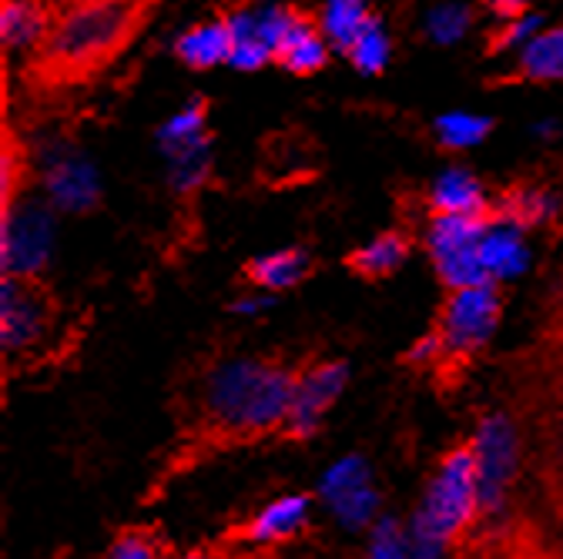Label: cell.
<instances>
[{
	"mask_svg": "<svg viewBox=\"0 0 563 559\" xmlns=\"http://www.w3.org/2000/svg\"><path fill=\"white\" fill-rule=\"evenodd\" d=\"M162 0H60L37 47L24 57V81L41 94L101 78L141 37Z\"/></svg>",
	"mask_w": 563,
	"mask_h": 559,
	"instance_id": "1",
	"label": "cell"
},
{
	"mask_svg": "<svg viewBox=\"0 0 563 559\" xmlns=\"http://www.w3.org/2000/svg\"><path fill=\"white\" fill-rule=\"evenodd\" d=\"M302 369L306 366H289L278 356L219 362L201 379V426L229 443L282 433Z\"/></svg>",
	"mask_w": 563,
	"mask_h": 559,
	"instance_id": "2",
	"label": "cell"
},
{
	"mask_svg": "<svg viewBox=\"0 0 563 559\" xmlns=\"http://www.w3.org/2000/svg\"><path fill=\"white\" fill-rule=\"evenodd\" d=\"M479 519V485L473 446L450 449L433 469L422 500L406 519L412 559H446L453 543Z\"/></svg>",
	"mask_w": 563,
	"mask_h": 559,
	"instance_id": "3",
	"label": "cell"
},
{
	"mask_svg": "<svg viewBox=\"0 0 563 559\" xmlns=\"http://www.w3.org/2000/svg\"><path fill=\"white\" fill-rule=\"evenodd\" d=\"M504 315V295L497 282H476L446 289L430 332L437 335L440 359L433 366L437 382H456L486 348Z\"/></svg>",
	"mask_w": 563,
	"mask_h": 559,
	"instance_id": "4",
	"label": "cell"
},
{
	"mask_svg": "<svg viewBox=\"0 0 563 559\" xmlns=\"http://www.w3.org/2000/svg\"><path fill=\"white\" fill-rule=\"evenodd\" d=\"M60 315V299L37 275H4L0 295V342L4 359H21L47 342Z\"/></svg>",
	"mask_w": 563,
	"mask_h": 559,
	"instance_id": "5",
	"label": "cell"
},
{
	"mask_svg": "<svg viewBox=\"0 0 563 559\" xmlns=\"http://www.w3.org/2000/svg\"><path fill=\"white\" fill-rule=\"evenodd\" d=\"M470 446L476 459L479 516H497L507 506V496L520 472V433L510 415L489 412L479 418Z\"/></svg>",
	"mask_w": 563,
	"mask_h": 559,
	"instance_id": "6",
	"label": "cell"
},
{
	"mask_svg": "<svg viewBox=\"0 0 563 559\" xmlns=\"http://www.w3.org/2000/svg\"><path fill=\"white\" fill-rule=\"evenodd\" d=\"M489 228V215H437L427 232L430 258L446 289L493 282L479 261V242Z\"/></svg>",
	"mask_w": 563,
	"mask_h": 559,
	"instance_id": "7",
	"label": "cell"
},
{
	"mask_svg": "<svg viewBox=\"0 0 563 559\" xmlns=\"http://www.w3.org/2000/svg\"><path fill=\"white\" fill-rule=\"evenodd\" d=\"M345 382H349V362H342V359H325V362L306 366L296 382V395H292L282 436L312 439L325 423V412L339 402Z\"/></svg>",
	"mask_w": 563,
	"mask_h": 559,
	"instance_id": "8",
	"label": "cell"
},
{
	"mask_svg": "<svg viewBox=\"0 0 563 559\" xmlns=\"http://www.w3.org/2000/svg\"><path fill=\"white\" fill-rule=\"evenodd\" d=\"M272 64H278L282 71H289L296 78H312L329 64V37L322 31V18L312 11H302L292 4L289 24L275 41Z\"/></svg>",
	"mask_w": 563,
	"mask_h": 559,
	"instance_id": "9",
	"label": "cell"
},
{
	"mask_svg": "<svg viewBox=\"0 0 563 559\" xmlns=\"http://www.w3.org/2000/svg\"><path fill=\"white\" fill-rule=\"evenodd\" d=\"M4 228V275H37L47 258L51 228L41 212H18L0 225Z\"/></svg>",
	"mask_w": 563,
	"mask_h": 559,
	"instance_id": "10",
	"label": "cell"
},
{
	"mask_svg": "<svg viewBox=\"0 0 563 559\" xmlns=\"http://www.w3.org/2000/svg\"><path fill=\"white\" fill-rule=\"evenodd\" d=\"M412 245H416L412 228L399 225V228H389V232L376 235V238H373L369 245H363V248H352V251L342 258V265H345V271H349L352 278H363V282H383V278L396 275V271L406 265Z\"/></svg>",
	"mask_w": 563,
	"mask_h": 559,
	"instance_id": "11",
	"label": "cell"
},
{
	"mask_svg": "<svg viewBox=\"0 0 563 559\" xmlns=\"http://www.w3.org/2000/svg\"><path fill=\"white\" fill-rule=\"evenodd\" d=\"M316 275V258L302 248H282L272 255L249 258L242 265V282L258 292H289Z\"/></svg>",
	"mask_w": 563,
	"mask_h": 559,
	"instance_id": "12",
	"label": "cell"
},
{
	"mask_svg": "<svg viewBox=\"0 0 563 559\" xmlns=\"http://www.w3.org/2000/svg\"><path fill=\"white\" fill-rule=\"evenodd\" d=\"M232 51H235V14H225L208 24H195L175 44L178 60L188 64L191 71H208V67L232 60Z\"/></svg>",
	"mask_w": 563,
	"mask_h": 559,
	"instance_id": "13",
	"label": "cell"
},
{
	"mask_svg": "<svg viewBox=\"0 0 563 559\" xmlns=\"http://www.w3.org/2000/svg\"><path fill=\"white\" fill-rule=\"evenodd\" d=\"M427 212L437 215H486L489 212V194L483 191L479 178L453 168L440 175V181L427 194Z\"/></svg>",
	"mask_w": 563,
	"mask_h": 559,
	"instance_id": "14",
	"label": "cell"
},
{
	"mask_svg": "<svg viewBox=\"0 0 563 559\" xmlns=\"http://www.w3.org/2000/svg\"><path fill=\"white\" fill-rule=\"evenodd\" d=\"M306 523H309V496L292 493V496H278L268 506H262L255 519L245 526V536L258 546H275V543L299 536Z\"/></svg>",
	"mask_w": 563,
	"mask_h": 559,
	"instance_id": "15",
	"label": "cell"
},
{
	"mask_svg": "<svg viewBox=\"0 0 563 559\" xmlns=\"http://www.w3.org/2000/svg\"><path fill=\"white\" fill-rule=\"evenodd\" d=\"M507 81H517V85L563 81V24L553 31H543L523 44V54L514 71L507 75Z\"/></svg>",
	"mask_w": 563,
	"mask_h": 559,
	"instance_id": "16",
	"label": "cell"
},
{
	"mask_svg": "<svg viewBox=\"0 0 563 559\" xmlns=\"http://www.w3.org/2000/svg\"><path fill=\"white\" fill-rule=\"evenodd\" d=\"M0 225H4L18 208H21V194L31 185V155L21 142L18 127H11V121H4V161H0Z\"/></svg>",
	"mask_w": 563,
	"mask_h": 559,
	"instance_id": "17",
	"label": "cell"
},
{
	"mask_svg": "<svg viewBox=\"0 0 563 559\" xmlns=\"http://www.w3.org/2000/svg\"><path fill=\"white\" fill-rule=\"evenodd\" d=\"M51 11L44 4H27V0H4L0 4V34H4V51H24L31 54L37 47V41L44 37L47 24H51Z\"/></svg>",
	"mask_w": 563,
	"mask_h": 559,
	"instance_id": "18",
	"label": "cell"
},
{
	"mask_svg": "<svg viewBox=\"0 0 563 559\" xmlns=\"http://www.w3.org/2000/svg\"><path fill=\"white\" fill-rule=\"evenodd\" d=\"M479 261H483V268H486V275L493 278V282H500V278H510V275L523 271L527 248H523L520 228L489 225L483 242H479Z\"/></svg>",
	"mask_w": 563,
	"mask_h": 559,
	"instance_id": "19",
	"label": "cell"
},
{
	"mask_svg": "<svg viewBox=\"0 0 563 559\" xmlns=\"http://www.w3.org/2000/svg\"><path fill=\"white\" fill-rule=\"evenodd\" d=\"M319 18H322L325 37H329L342 54H349V47L363 37V31L376 24V14L366 8V0H329L325 11H322Z\"/></svg>",
	"mask_w": 563,
	"mask_h": 559,
	"instance_id": "20",
	"label": "cell"
},
{
	"mask_svg": "<svg viewBox=\"0 0 563 559\" xmlns=\"http://www.w3.org/2000/svg\"><path fill=\"white\" fill-rule=\"evenodd\" d=\"M329 513L339 519V526L360 533V529H373V523L379 519V493L376 485H356V489H345V493L325 500Z\"/></svg>",
	"mask_w": 563,
	"mask_h": 559,
	"instance_id": "21",
	"label": "cell"
},
{
	"mask_svg": "<svg viewBox=\"0 0 563 559\" xmlns=\"http://www.w3.org/2000/svg\"><path fill=\"white\" fill-rule=\"evenodd\" d=\"M373 482V469L363 456H342L339 462H332L319 482V500H332L339 493H345V489H356V485H366Z\"/></svg>",
	"mask_w": 563,
	"mask_h": 559,
	"instance_id": "22",
	"label": "cell"
},
{
	"mask_svg": "<svg viewBox=\"0 0 563 559\" xmlns=\"http://www.w3.org/2000/svg\"><path fill=\"white\" fill-rule=\"evenodd\" d=\"M366 559H412L406 523H399L396 516H379L369 529Z\"/></svg>",
	"mask_w": 563,
	"mask_h": 559,
	"instance_id": "23",
	"label": "cell"
},
{
	"mask_svg": "<svg viewBox=\"0 0 563 559\" xmlns=\"http://www.w3.org/2000/svg\"><path fill=\"white\" fill-rule=\"evenodd\" d=\"M489 127L493 124L486 118H476V114H446L437 121V134L450 152H463V148L479 145L489 134Z\"/></svg>",
	"mask_w": 563,
	"mask_h": 559,
	"instance_id": "24",
	"label": "cell"
},
{
	"mask_svg": "<svg viewBox=\"0 0 563 559\" xmlns=\"http://www.w3.org/2000/svg\"><path fill=\"white\" fill-rule=\"evenodd\" d=\"M47 188L67 208L88 204V198H91V175H88L85 165H57L51 171V185Z\"/></svg>",
	"mask_w": 563,
	"mask_h": 559,
	"instance_id": "25",
	"label": "cell"
},
{
	"mask_svg": "<svg viewBox=\"0 0 563 559\" xmlns=\"http://www.w3.org/2000/svg\"><path fill=\"white\" fill-rule=\"evenodd\" d=\"M352 64L360 67L363 75H379L383 67H386V60H389V41H386V34H383V27H379V21L373 24V27H366L363 31V37L349 47V54H345Z\"/></svg>",
	"mask_w": 563,
	"mask_h": 559,
	"instance_id": "26",
	"label": "cell"
},
{
	"mask_svg": "<svg viewBox=\"0 0 563 559\" xmlns=\"http://www.w3.org/2000/svg\"><path fill=\"white\" fill-rule=\"evenodd\" d=\"M104 559H162V549H158V543L148 533L128 529V533L114 536V543L108 546Z\"/></svg>",
	"mask_w": 563,
	"mask_h": 559,
	"instance_id": "27",
	"label": "cell"
},
{
	"mask_svg": "<svg viewBox=\"0 0 563 559\" xmlns=\"http://www.w3.org/2000/svg\"><path fill=\"white\" fill-rule=\"evenodd\" d=\"M533 18H517V21H504V24H493L489 37H486V54H500L517 47L520 41H527L533 34Z\"/></svg>",
	"mask_w": 563,
	"mask_h": 559,
	"instance_id": "28",
	"label": "cell"
},
{
	"mask_svg": "<svg viewBox=\"0 0 563 559\" xmlns=\"http://www.w3.org/2000/svg\"><path fill=\"white\" fill-rule=\"evenodd\" d=\"M466 24H470V11H463V8H443L433 18V34L440 41H456L466 31Z\"/></svg>",
	"mask_w": 563,
	"mask_h": 559,
	"instance_id": "29",
	"label": "cell"
},
{
	"mask_svg": "<svg viewBox=\"0 0 563 559\" xmlns=\"http://www.w3.org/2000/svg\"><path fill=\"white\" fill-rule=\"evenodd\" d=\"M483 11H489L500 21H517V18H530L533 0H479Z\"/></svg>",
	"mask_w": 563,
	"mask_h": 559,
	"instance_id": "30",
	"label": "cell"
},
{
	"mask_svg": "<svg viewBox=\"0 0 563 559\" xmlns=\"http://www.w3.org/2000/svg\"><path fill=\"white\" fill-rule=\"evenodd\" d=\"M550 318H553L556 332L563 335V275H560V282H556V292H553V302H550Z\"/></svg>",
	"mask_w": 563,
	"mask_h": 559,
	"instance_id": "31",
	"label": "cell"
},
{
	"mask_svg": "<svg viewBox=\"0 0 563 559\" xmlns=\"http://www.w3.org/2000/svg\"><path fill=\"white\" fill-rule=\"evenodd\" d=\"M181 559H219L211 549H191V552H185Z\"/></svg>",
	"mask_w": 563,
	"mask_h": 559,
	"instance_id": "32",
	"label": "cell"
},
{
	"mask_svg": "<svg viewBox=\"0 0 563 559\" xmlns=\"http://www.w3.org/2000/svg\"><path fill=\"white\" fill-rule=\"evenodd\" d=\"M27 4H44V8H57L60 0H27Z\"/></svg>",
	"mask_w": 563,
	"mask_h": 559,
	"instance_id": "33",
	"label": "cell"
}]
</instances>
